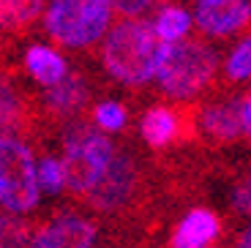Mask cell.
I'll use <instances>...</instances> for the list:
<instances>
[{"mask_svg":"<svg viewBox=\"0 0 251 248\" xmlns=\"http://www.w3.org/2000/svg\"><path fill=\"white\" fill-rule=\"evenodd\" d=\"M235 207L240 213H249L251 216V177H246L238 188H235Z\"/></svg>","mask_w":251,"mask_h":248,"instance_id":"cell-22","label":"cell"},{"mask_svg":"<svg viewBox=\"0 0 251 248\" xmlns=\"http://www.w3.org/2000/svg\"><path fill=\"white\" fill-rule=\"evenodd\" d=\"M112 155L115 145L99 128H90L85 123L71 125L63 139V188H69L76 197H88L104 177Z\"/></svg>","mask_w":251,"mask_h":248,"instance_id":"cell-2","label":"cell"},{"mask_svg":"<svg viewBox=\"0 0 251 248\" xmlns=\"http://www.w3.org/2000/svg\"><path fill=\"white\" fill-rule=\"evenodd\" d=\"M219 232H221L219 216L213 210L197 207L177 223L175 235H172V248H205L210 240H216Z\"/></svg>","mask_w":251,"mask_h":248,"instance_id":"cell-9","label":"cell"},{"mask_svg":"<svg viewBox=\"0 0 251 248\" xmlns=\"http://www.w3.org/2000/svg\"><path fill=\"white\" fill-rule=\"evenodd\" d=\"M93 115H96L99 128H104V131H120L126 125V109L120 104H115V101H104V104H99Z\"/></svg>","mask_w":251,"mask_h":248,"instance_id":"cell-20","label":"cell"},{"mask_svg":"<svg viewBox=\"0 0 251 248\" xmlns=\"http://www.w3.org/2000/svg\"><path fill=\"white\" fill-rule=\"evenodd\" d=\"M25 69L30 71V76L44 87H55L69 76V66L50 47H30L25 52Z\"/></svg>","mask_w":251,"mask_h":248,"instance_id":"cell-10","label":"cell"},{"mask_svg":"<svg viewBox=\"0 0 251 248\" xmlns=\"http://www.w3.org/2000/svg\"><path fill=\"white\" fill-rule=\"evenodd\" d=\"M137 188H139V169L134 164V158L128 153H115L104 177L99 180V186L88 194V202L90 207H96L101 213H112L131 205Z\"/></svg>","mask_w":251,"mask_h":248,"instance_id":"cell-6","label":"cell"},{"mask_svg":"<svg viewBox=\"0 0 251 248\" xmlns=\"http://www.w3.org/2000/svg\"><path fill=\"white\" fill-rule=\"evenodd\" d=\"M202 125L213 139L232 142L240 137V106L238 104H219L202 112Z\"/></svg>","mask_w":251,"mask_h":248,"instance_id":"cell-11","label":"cell"},{"mask_svg":"<svg viewBox=\"0 0 251 248\" xmlns=\"http://www.w3.org/2000/svg\"><path fill=\"white\" fill-rule=\"evenodd\" d=\"M36 180H38V188H44L50 194L63 191V169H60V161H57L55 155H44L36 164Z\"/></svg>","mask_w":251,"mask_h":248,"instance_id":"cell-18","label":"cell"},{"mask_svg":"<svg viewBox=\"0 0 251 248\" xmlns=\"http://www.w3.org/2000/svg\"><path fill=\"white\" fill-rule=\"evenodd\" d=\"M226 76L235 82L251 79V38L240 41L232 50V55L226 57Z\"/></svg>","mask_w":251,"mask_h":248,"instance_id":"cell-19","label":"cell"},{"mask_svg":"<svg viewBox=\"0 0 251 248\" xmlns=\"http://www.w3.org/2000/svg\"><path fill=\"white\" fill-rule=\"evenodd\" d=\"M216 69L219 60L210 47L200 41H175L161 44L156 76L161 90L172 99H194L210 85Z\"/></svg>","mask_w":251,"mask_h":248,"instance_id":"cell-3","label":"cell"},{"mask_svg":"<svg viewBox=\"0 0 251 248\" xmlns=\"http://www.w3.org/2000/svg\"><path fill=\"white\" fill-rule=\"evenodd\" d=\"M85 96H88V90H85L82 79H76V76H66L60 85L50 87L47 104H50L52 109H57V112H74V109H79V106L85 104Z\"/></svg>","mask_w":251,"mask_h":248,"instance_id":"cell-15","label":"cell"},{"mask_svg":"<svg viewBox=\"0 0 251 248\" xmlns=\"http://www.w3.org/2000/svg\"><path fill=\"white\" fill-rule=\"evenodd\" d=\"M240 131H246L251 137V96L240 104Z\"/></svg>","mask_w":251,"mask_h":248,"instance_id":"cell-23","label":"cell"},{"mask_svg":"<svg viewBox=\"0 0 251 248\" xmlns=\"http://www.w3.org/2000/svg\"><path fill=\"white\" fill-rule=\"evenodd\" d=\"M41 188L36 180V158L17 137H0V205L11 216L30 213Z\"/></svg>","mask_w":251,"mask_h":248,"instance_id":"cell-5","label":"cell"},{"mask_svg":"<svg viewBox=\"0 0 251 248\" xmlns=\"http://www.w3.org/2000/svg\"><path fill=\"white\" fill-rule=\"evenodd\" d=\"M0 248H30V223L19 216H0Z\"/></svg>","mask_w":251,"mask_h":248,"instance_id":"cell-16","label":"cell"},{"mask_svg":"<svg viewBox=\"0 0 251 248\" xmlns=\"http://www.w3.org/2000/svg\"><path fill=\"white\" fill-rule=\"evenodd\" d=\"M107 3H109L112 11H118V14H123V17H131L134 19L137 14L148 11L156 0H107Z\"/></svg>","mask_w":251,"mask_h":248,"instance_id":"cell-21","label":"cell"},{"mask_svg":"<svg viewBox=\"0 0 251 248\" xmlns=\"http://www.w3.org/2000/svg\"><path fill=\"white\" fill-rule=\"evenodd\" d=\"M188 27H191V17L177 6H167L158 14L156 25H153V33H156V38L161 44H175V41H183Z\"/></svg>","mask_w":251,"mask_h":248,"instance_id":"cell-14","label":"cell"},{"mask_svg":"<svg viewBox=\"0 0 251 248\" xmlns=\"http://www.w3.org/2000/svg\"><path fill=\"white\" fill-rule=\"evenodd\" d=\"M177 134V115L167 106H153L142 118V137L151 148H164L170 145Z\"/></svg>","mask_w":251,"mask_h":248,"instance_id":"cell-12","label":"cell"},{"mask_svg":"<svg viewBox=\"0 0 251 248\" xmlns=\"http://www.w3.org/2000/svg\"><path fill=\"white\" fill-rule=\"evenodd\" d=\"M96 223L79 216H60L50 221L30 240V248H93Z\"/></svg>","mask_w":251,"mask_h":248,"instance_id":"cell-8","label":"cell"},{"mask_svg":"<svg viewBox=\"0 0 251 248\" xmlns=\"http://www.w3.org/2000/svg\"><path fill=\"white\" fill-rule=\"evenodd\" d=\"M44 22L47 33L57 44L82 50L109 30L112 8L107 0H52Z\"/></svg>","mask_w":251,"mask_h":248,"instance_id":"cell-4","label":"cell"},{"mask_svg":"<svg viewBox=\"0 0 251 248\" xmlns=\"http://www.w3.org/2000/svg\"><path fill=\"white\" fill-rule=\"evenodd\" d=\"M44 0H0V27L3 30H25L41 14Z\"/></svg>","mask_w":251,"mask_h":248,"instance_id":"cell-13","label":"cell"},{"mask_svg":"<svg viewBox=\"0 0 251 248\" xmlns=\"http://www.w3.org/2000/svg\"><path fill=\"white\" fill-rule=\"evenodd\" d=\"M22 125V104H19L17 93L8 90L0 82V137H6V131Z\"/></svg>","mask_w":251,"mask_h":248,"instance_id":"cell-17","label":"cell"},{"mask_svg":"<svg viewBox=\"0 0 251 248\" xmlns=\"http://www.w3.org/2000/svg\"><path fill=\"white\" fill-rule=\"evenodd\" d=\"M238 248H251V226H246L243 235L238 237Z\"/></svg>","mask_w":251,"mask_h":248,"instance_id":"cell-24","label":"cell"},{"mask_svg":"<svg viewBox=\"0 0 251 248\" xmlns=\"http://www.w3.org/2000/svg\"><path fill=\"white\" fill-rule=\"evenodd\" d=\"M161 41L153 33V25L142 19H126L107 33L101 60L104 69L123 85H145L156 76Z\"/></svg>","mask_w":251,"mask_h":248,"instance_id":"cell-1","label":"cell"},{"mask_svg":"<svg viewBox=\"0 0 251 248\" xmlns=\"http://www.w3.org/2000/svg\"><path fill=\"white\" fill-rule=\"evenodd\" d=\"M197 25L210 36H232L251 19L249 0H197Z\"/></svg>","mask_w":251,"mask_h":248,"instance_id":"cell-7","label":"cell"}]
</instances>
